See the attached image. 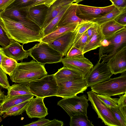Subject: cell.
Instances as JSON below:
<instances>
[{
    "mask_svg": "<svg viewBox=\"0 0 126 126\" xmlns=\"http://www.w3.org/2000/svg\"><path fill=\"white\" fill-rule=\"evenodd\" d=\"M61 62L63 66L78 72L84 78L86 77L93 67L91 61L84 56L80 57L62 58Z\"/></svg>",
    "mask_w": 126,
    "mask_h": 126,
    "instance_id": "obj_13",
    "label": "cell"
},
{
    "mask_svg": "<svg viewBox=\"0 0 126 126\" xmlns=\"http://www.w3.org/2000/svg\"><path fill=\"white\" fill-rule=\"evenodd\" d=\"M77 27L74 31L66 32L52 42L48 44L61 53L63 57L66 56L73 44L78 30Z\"/></svg>",
    "mask_w": 126,
    "mask_h": 126,
    "instance_id": "obj_14",
    "label": "cell"
},
{
    "mask_svg": "<svg viewBox=\"0 0 126 126\" xmlns=\"http://www.w3.org/2000/svg\"><path fill=\"white\" fill-rule=\"evenodd\" d=\"M97 95L101 101L110 108L117 107L118 99L113 98L105 95L97 94Z\"/></svg>",
    "mask_w": 126,
    "mask_h": 126,
    "instance_id": "obj_34",
    "label": "cell"
},
{
    "mask_svg": "<svg viewBox=\"0 0 126 126\" xmlns=\"http://www.w3.org/2000/svg\"><path fill=\"white\" fill-rule=\"evenodd\" d=\"M75 2H76V3H78L82 1L83 0H75Z\"/></svg>",
    "mask_w": 126,
    "mask_h": 126,
    "instance_id": "obj_51",
    "label": "cell"
},
{
    "mask_svg": "<svg viewBox=\"0 0 126 126\" xmlns=\"http://www.w3.org/2000/svg\"><path fill=\"white\" fill-rule=\"evenodd\" d=\"M2 120V119L1 118V117L0 116V123L1 121Z\"/></svg>",
    "mask_w": 126,
    "mask_h": 126,
    "instance_id": "obj_53",
    "label": "cell"
},
{
    "mask_svg": "<svg viewBox=\"0 0 126 126\" xmlns=\"http://www.w3.org/2000/svg\"><path fill=\"white\" fill-rule=\"evenodd\" d=\"M5 55L12 58L16 61L28 58L29 56L28 50H25L23 48V45H21L19 43L12 39L10 44L7 47H2Z\"/></svg>",
    "mask_w": 126,
    "mask_h": 126,
    "instance_id": "obj_17",
    "label": "cell"
},
{
    "mask_svg": "<svg viewBox=\"0 0 126 126\" xmlns=\"http://www.w3.org/2000/svg\"><path fill=\"white\" fill-rule=\"evenodd\" d=\"M113 74L122 73L126 71V47L117 52L107 63Z\"/></svg>",
    "mask_w": 126,
    "mask_h": 126,
    "instance_id": "obj_16",
    "label": "cell"
},
{
    "mask_svg": "<svg viewBox=\"0 0 126 126\" xmlns=\"http://www.w3.org/2000/svg\"><path fill=\"white\" fill-rule=\"evenodd\" d=\"M44 98L36 97L32 99L25 110L29 118H41L48 114V109L43 101Z\"/></svg>",
    "mask_w": 126,
    "mask_h": 126,
    "instance_id": "obj_15",
    "label": "cell"
},
{
    "mask_svg": "<svg viewBox=\"0 0 126 126\" xmlns=\"http://www.w3.org/2000/svg\"><path fill=\"white\" fill-rule=\"evenodd\" d=\"M84 94L79 96L76 95L63 98L59 101L57 105L60 106L70 117L76 114H87L89 106L88 99Z\"/></svg>",
    "mask_w": 126,
    "mask_h": 126,
    "instance_id": "obj_8",
    "label": "cell"
},
{
    "mask_svg": "<svg viewBox=\"0 0 126 126\" xmlns=\"http://www.w3.org/2000/svg\"><path fill=\"white\" fill-rule=\"evenodd\" d=\"M115 117L120 123L121 126H126V107L110 108Z\"/></svg>",
    "mask_w": 126,
    "mask_h": 126,
    "instance_id": "obj_32",
    "label": "cell"
},
{
    "mask_svg": "<svg viewBox=\"0 0 126 126\" xmlns=\"http://www.w3.org/2000/svg\"><path fill=\"white\" fill-rule=\"evenodd\" d=\"M10 86L7 74L0 65V88L7 89Z\"/></svg>",
    "mask_w": 126,
    "mask_h": 126,
    "instance_id": "obj_37",
    "label": "cell"
},
{
    "mask_svg": "<svg viewBox=\"0 0 126 126\" xmlns=\"http://www.w3.org/2000/svg\"><path fill=\"white\" fill-rule=\"evenodd\" d=\"M121 76L111 79L91 87V91L97 94L110 96L120 95L126 93V72Z\"/></svg>",
    "mask_w": 126,
    "mask_h": 126,
    "instance_id": "obj_5",
    "label": "cell"
},
{
    "mask_svg": "<svg viewBox=\"0 0 126 126\" xmlns=\"http://www.w3.org/2000/svg\"><path fill=\"white\" fill-rule=\"evenodd\" d=\"M77 15L86 21L102 17L112 11L115 7L113 4L107 6L98 7L77 4Z\"/></svg>",
    "mask_w": 126,
    "mask_h": 126,
    "instance_id": "obj_12",
    "label": "cell"
},
{
    "mask_svg": "<svg viewBox=\"0 0 126 126\" xmlns=\"http://www.w3.org/2000/svg\"><path fill=\"white\" fill-rule=\"evenodd\" d=\"M47 74L44 65L32 60L29 62L18 63L9 76L13 82L27 85Z\"/></svg>",
    "mask_w": 126,
    "mask_h": 126,
    "instance_id": "obj_2",
    "label": "cell"
},
{
    "mask_svg": "<svg viewBox=\"0 0 126 126\" xmlns=\"http://www.w3.org/2000/svg\"><path fill=\"white\" fill-rule=\"evenodd\" d=\"M33 0H15L7 8L18 9L28 8L30 7Z\"/></svg>",
    "mask_w": 126,
    "mask_h": 126,
    "instance_id": "obj_35",
    "label": "cell"
},
{
    "mask_svg": "<svg viewBox=\"0 0 126 126\" xmlns=\"http://www.w3.org/2000/svg\"><path fill=\"white\" fill-rule=\"evenodd\" d=\"M32 94H27L8 97L6 96L4 100L0 104L3 114L11 107L33 98Z\"/></svg>",
    "mask_w": 126,
    "mask_h": 126,
    "instance_id": "obj_22",
    "label": "cell"
},
{
    "mask_svg": "<svg viewBox=\"0 0 126 126\" xmlns=\"http://www.w3.org/2000/svg\"><path fill=\"white\" fill-rule=\"evenodd\" d=\"M18 63L14 59L5 56L2 59L1 67L4 72L10 76Z\"/></svg>",
    "mask_w": 126,
    "mask_h": 126,
    "instance_id": "obj_30",
    "label": "cell"
},
{
    "mask_svg": "<svg viewBox=\"0 0 126 126\" xmlns=\"http://www.w3.org/2000/svg\"><path fill=\"white\" fill-rule=\"evenodd\" d=\"M92 122L88 119L87 114H78L70 117V126H94Z\"/></svg>",
    "mask_w": 126,
    "mask_h": 126,
    "instance_id": "obj_29",
    "label": "cell"
},
{
    "mask_svg": "<svg viewBox=\"0 0 126 126\" xmlns=\"http://www.w3.org/2000/svg\"><path fill=\"white\" fill-rule=\"evenodd\" d=\"M63 121L54 119L50 121V122L46 124L45 126H63Z\"/></svg>",
    "mask_w": 126,
    "mask_h": 126,
    "instance_id": "obj_47",
    "label": "cell"
},
{
    "mask_svg": "<svg viewBox=\"0 0 126 126\" xmlns=\"http://www.w3.org/2000/svg\"><path fill=\"white\" fill-rule=\"evenodd\" d=\"M49 7L45 5H39L28 8L29 17L42 30L47 16Z\"/></svg>",
    "mask_w": 126,
    "mask_h": 126,
    "instance_id": "obj_18",
    "label": "cell"
},
{
    "mask_svg": "<svg viewBox=\"0 0 126 126\" xmlns=\"http://www.w3.org/2000/svg\"><path fill=\"white\" fill-rule=\"evenodd\" d=\"M100 27L104 39H105L119 30L126 27V26L120 24L113 20L102 24Z\"/></svg>",
    "mask_w": 126,
    "mask_h": 126,
    "instance_id": "obj_25",
    "label": "cell"
},
{
    "mask_svg": "<svg viewBox=\"0 0 126 126\" xmlns=\"http://www.w3.org/2000/svg\"><path fill=\"white\" fill-rule=\"evenodd\" d=\"M88 100L102 122L108 126H121L120 123L115 117L111 109L99 99L95 92L90 91L87 93Z\"/></svg>",
    "mask_w": 126,
    "mask_h": 126,
    "instance_id": "obj_7",
    "label": "cell"
},
{
    "mask_svg": "<svg viewBox=\"0 0 126 126\" xmlns=\"http://www.w3.org/2000/svg\"><path fill=\"white\" fill-rule=\"evenodd\" d=\"M114 20L120 24L126 26V9L118 15Z\"/></svg>",
    "mask_w": 126,
    "mask_h": 126,
    "instance_id": "obj_40",
    "label": "cell"
},
{
    "mask_svg": "<svg viewBox=\"0 0 126 126\" xmlns=\"http://www.w3.org/2000/svg\"><path fill=\"white\" fill-rule=\"evenodd\" d=\"M70 4L64 7L59 13L53 18L48 25L42 30L43 37L52 32L58 28V24L60 20Z\"/></svg>",
    "mask_w": 126,
    "mask_h": 126,
    "instance_id": "obj_28",
    "label": "cell"
},
{
    "mask_svg": "<svg viewBox=\"0 0 126 126\" xmlns=\"http://www.w3.org/2000/svg\"><path fill=\"white\" fill-rule=\"evenodd\" d=\"M28 8H7L2 12L0 16L9 18L22 24L32 30L42 33V30L29 17L28 15Z\"/></svg>",
    "mask_w": 126,
    "mask_h": 126,
    "instance_id": "obj_10",
    "label": "cell"
},
{
    "mask_svg": "<svg viewBox=\"0 0 126 126\" xmlns=\"http://www.w3.org/2000/svg\"><path fill=\"white\" fill-rule=\"evenodd\" d=\"M117 106L122 107H126V93L120 96L118 99Z\"/></svg>",
    "mask_w": 126,
    "mask_h": 126,
    "instance_id": "obj_46",
    "label": "cell"
},
{
    "mask_svg": "<svg viewBox=\"0 0 126 126\" xmlns=\"http://www.w3.org/2000/svg\"><path fill=\"white\" fill-rule=\"evenodd\" d=\"M6 95L4 94V92L2 91L0 88V104L5 99Z\"/></svg>",
    "mask_w": 126,
    "mask_h": 126,
    "instance_id": "obj_48",
    "label": "cell"
},
{
    "mask_svg": "<svg viewBox=\"0 0 126 126\" xmlns=\"http://www.w3.org/2000/svg\"><path fill=\"white\" fill-rule=\"evenodd\" d=\"M50 121L46 119L45 117L39 118L37 121L32 122V123L27 125H24V126H45V125L48 123Z\"/></svg>",
    "mask_w": 126,
    "mask_h": 126,
    "instance_id": "obj_43",
    "label": "cell"
},
{
    "mask_svg": "<svg viewBox=\"0 0 126 126\" xmlns=\"http://www.w3.org/2000/svg\"><path fill=\"white\" fill-rule=\"evenodd\" d=\"M99 26V25L95 23L87 30V32L88 36V42L96 31Z\"/></svg>",
    "mask_w": 126,
    "mask_h": 126,
    "instance_id": "obj_44",
    "label": "cell"
},
{
    "mask_svg": "<svg viewBox=\"0 0 126 126\" xmlns=\"http://www.w3.org/2000/svg\"><path fill=\"white\" fill-rule=\"evenodd\" d=\"M101 60L99 59L86 78L88 87L108 80L113 74L107 63L102 62L100 63Z\"/></svg>",
    "mask_w": 126,
    "mask_h": 126,
    "instance_id": "obj_11",
    "label": "cell"
},
{
    "mask_svg": "<svg viewBox=\"0 0 126 126\" xmlns=\"http://www.w3.org/2000/svg\"><path fill=\"white\" fill-rule=\"evenodd\" d=\"M56 0H33L31 7L43 4L45 5L48 7H49Z\"/></svg>",
    "mask_w": 126,
    "mask_h": 126,
    "instance_id": "obj_42",
    "label": "cell"
},
{
    "mask_svg": "<svg viewBox=\"0 0 126 126\" xmlns=\"http://www.w3.org/2000/svg\"><path fill=\"white\" fill-rule=\"evenodd\" d=\"M12 39L9 38L0 25V45L2 47L8 46L10 43Z\"/></svg>",
    "mask_w": 126,
    "mask_h": 126,
    "instance_id": "obj_38",
    "label": "cell"
},
{
    "mask_svg": "<svg viewBox=\"0 0 126 126\" xmlns=\"http://www.w3.org/2000/svg\"><path fill=\"white\" fill-rule=\"evenodd\" d=\"M6 55L3 50L2 48L0 47V65L1 66L2 59Z\"/></svg>",
    "mask_w": 126,
    "mask_h": 126,
    "instance_id": "obj_49",
    "label": "cell"
},
{
    "mask_svg": "<svg viewBox=\"0 0 126 126\" xmlns=\"http://www.w3.org/2000/svg\"><path fill=\"white\" fill-rule=\"evenodd\" d=\"M3 10H1L0 11V16L1 15V14L2 12L3 11Z\"/></svg>",
    "mask_w": 126,
    "mask_h": 126,
    "instance_id": "obj_52",
    "label": "cell"
},
{
    "mask_svg": "<svg viewBox=\"0 0 126 126\" xmlns=\"http://www.w3.org/2000/svg\"><path fill=\"white\" fill-rule=\"evenodd\" d=\"M99 47V58L104 63L109 60L118 52L126 47V27L104 39Z\"/></svg>",
    "mask_w": 126,
    "mask_h": 126,
    "instance_id": "obj_3",
    "label": "cell"
},
{
    "mask_svg": "<svg viewBox=\"0 0 126 126\" xmlns=\"http://www.w3.org/2000/svg\"><path fill=\"white\" fill-rule=\"evenodd\" d=\"M115 7L121 11L126 9V0H109Z\"/></svg>",
    "mask_w": 126,
    "mask_h": 126,
    "instance_id": "obj_41",
    "label": "cell"
},
{
    "mask_svg": "<svg viewBox=\"0 0 126 126\" xmlns=\"http://www.w3.org/2000/svg\"><path fill=\"white\" fill-rule=\"evenodd\" d=\"M8 97L27 94H32L27 85L22 83L15 84L10 86L7 89Z\"/></svg>",
    "mask_w": 126,
    "mask_h": 126,
    "instance_id": "obj_26",
    "label": "cell"
},
{
    "mask_svg": "<svg viewBox=\"0 0 126 126\" xmlns=\"http://www.w3.org/2000/svg\"><path fill=\"white\" fill-rule=\"evenodd\" d=\"M78 4L72 3L70 5L60 20L58 27L73 23L79 24L86 21L80 18L77 15Z\"/></svg>",
    "mask_w": 126,
    "mask_h": 126,
    "instance_id": "obj_19",
    "label": "cell"
},
{
    "mask_svg": "<svg viewBox=\"0 0 126 126\" xmlns=\"http://www.w3.org/2000/svg\"><path fill=\"white\" fill-rule=\"evenodd\" d=\"M27 85L32 94L36 97L44 98L56 96L58 88L54 74L47 75L30 82Z\"/></svg>",
    "mask_w": 126,
    "mask_h": 126,
    "instance_id": "obj_6",
    "label": "cell"
},
{
    "mask_svg": "<svg viewBox=\"0 0 126 126\" xmlns=\"http://www.w3.org/2000/svg\"><path fill=\"white\" fill-rule=\"evenodd\" d=\"M84 56L82 50L74 46L71 47L65 57H80Z\"/></svg>",
    "mask_w": 126,
    "mask_h": 126,
    "instance_id": "obj_39",
    "label": "cell"
},
{
    "mask_svg": "<svg viewBox=\"0 0 126 126\" xmlns=\"http://www.w3.org/2000/svg\"><path fill=\"white\" fill-rule=\"evenodd\" d=\"M0 25L8 37L23 45L41 42L42 33L32 30L22 24L6 17L0 16Z\"/></svg>",
    "mask_w": 126,
    "mask_h": 126,
    "instance_id": "obj_1",
    "label": "cell"
},
{
    "mask_svg": "<svg viewBox=\"0 0 126 126\" xmlns=\"http://www.w3.org/2000/svg\"><path fill=\"white\" fill-rule=\"evenodd\" d=\"M74 2H75V0H56L49 7L42 30L59 13L64 7Z\"/></svg>",
    "mask_w": 126,
    "mask_h": 126,
    "instance_id": "obj_20",
    "label": "cell"
},
{
    "mask_svg": "<svg viewBox=\"0 0 126 126\" xmlns=\"http://www.w3.org/2000/svg\"><path fill=\"white\" fill-rule=\"evenodd\" d=\"M29 55L37 62L44 65L46 63L61 62L63 57L60 53L48 43L40 42L28 50Z\"/></svg>",
    "mask_w": 126,
    "mask_h": 126,
    "instance_id": "obj_4",
    "label": "cell"
},
{
    "mask_svg": "<svg viewBox=\"0 0 126 126\" xmlns=\"http://www.w3.org/2000/svg\"><path fill=\"white\" fill-rule=\"evenodd\" d=\"M57 84L58 88L56 96L62 98L70 97L83 93L88 87L86 78L82 76Z\"/></svg>",
    "mask_w": 126,
    "mask_h": 126,
    "instance_id": "obj_9",
    "label": "cell"
},
{
    "mask_svg": "<svg viewBox=\"0 0 126 126\" xmlns=\"http://www.w3.org/2000/svg\"><path fill=\"white\" fill-rule=\"evenodd\" d=\"M104 39L101 31L100 25L90 40L84 47L82 50L83 54L90 51L97 49L101 46V43Z\"/></svg>",
    "mask_w": 126,
    "mask_h": 126,
    "instance_id": "obj_24",
    "label": "cell"
},
{
    "mask_svg": "<svg viewBox=\"0 0 126 126\" xmlns=\"http://www.w3.org/2000/svg\"><path fill=\"white\" fill-rule=\"evenodd\" d=\"M0 104V116H2L3 115V113L1 109V108Z\"/></svg>",
    "mask_w": 126,
    "mask_h": 126,
    "instance_id": "obj_50",
    "label": "cell"
},
{
    "mask_svg": "<svg viewBox=\"0 0 126 126\" xmlns=\"http://www.w3.org/2000/svg\"><path fill=\"white\" fill-rule=\"evenodd\" d=\"M79 24L73 23L58 27L52 32L43 37L41 42L47 43H50L65 33L74 31Z\"/></svg>",
    "mask_w": 126,
    "mask_h": 126,
    "instance_id": "obj_21",
    "label": "cell"
},
{
    "mask_svg": "<svg viewBox=\"0 0 126 126\" xmlns=\"http://www.w3.org/2000/svg\"><path fill=\"white\" fill-rule=\"evenodd\" d=\"M32 98L11 107L3 114L2 117L5 118L8 116L22 114L25 111L29 103Z\"/></svg>",
    "mask_w": 126,
    "mask_h": 126,
    "instance_id": "obj_27",
    "label": "cell"
},
{
    "mask_svg": "<svg viewBox=\"0 0 126 126\" xmlns=\"http://www.w3.org/2000/svg\"><path fill=\"white\" fill-rule=\"evenodd\" d=\"M54 76L57 83L83 77L77 71L64 66L59 69Z\"/></svg>",
    "mask_w": 126,
    "mask_h": 126,
    "instance_id": "obj_23",
    "label": "cell"
},
{
    "mask_svg": "<svg viewBox=\"0 0 126 126\" xmlns=\"http://www.w3.org/2000/svg\"><path fill=\"white\" fill-rule=\"evenodd\" d=\"M94 23L91 21H86L79 24L78 26V30L73 45Z\"/></svg>",
    "mask_w": 126,
    "mask_h": 126,
    "instance_id": "obj_33",
    "label": "cell"
},
{
    "mask_svg": "<svg viewBox=\"0 0 126 126\" xmlns=\"http://www.w3.org/2000/svg\"><path fill=\"white\" fill-rule=\"evenodd\" d=\"M15 0H0V11L6 9Z\"/></svg>",
    "mask_w": 126,
    "mask_h": 126,
    "instance_id": "obj_45",
    "label": "cell"
},
{
    "mask_svg": "<svg viewBox=\"0 0 126 126\" xmlns=\"http://www.w3.org/2000/svg\"><path fill=\"white\" fill-rule=\"evenodd\" d=\"M122 12L115 7L111 12L102 17L95 19L91 21L96 23L98 25H101L106 22L114 20Z\"/></svg>",
    "mask_w": 126,
    "mask_h": 126,
    "instance_id": "obj_31",
    "label": "cell"
},
{
    "mask_svg": "<svg viewBox=\"0 0 126 126\" xmlns=\"http://www.w3.org/2000/svg\"><path fill=\"white\" fill-rule=\"evenodd\" d=\"M88 42V36L87 31L72 46H75L80 49L82 51L84 47Z\"/></svg>",
    "mask_w": 126,
    "mask_h": 126,
    "instance_id": "obj_36",
    "label": "cell"
}]
</instances>
